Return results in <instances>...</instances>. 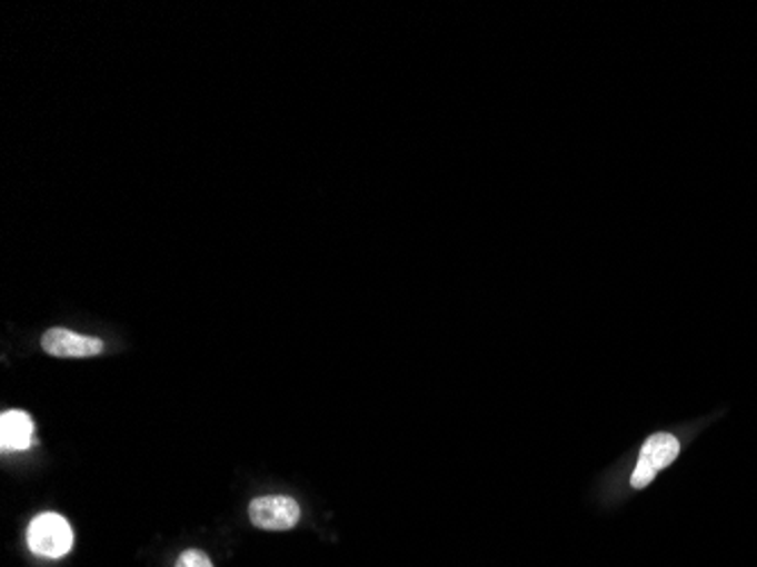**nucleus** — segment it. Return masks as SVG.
<instances>
[{
	"label": "nucleus",
	"mask_w": 757,
	"mask_h": 567,
	"mask_svg": "<svg viewBox=\"0 0 757 567\" xmlns=\"http://www.w3.org/2000/svg\"><path fill=\"white\" fill-rule=\"evenodd\" d=\"M678 454H680V442L674 434L660 431V434L649 436L643 449H639L637 466L630 475V486L635 490L647 488L663 470H667L678 459Z\"/></svg>",
	"instance_id": "obj_1"
},
{
	"label": "nucleus",
	"mask_w": 757,
	"mask_h": 567,
	"mask_svg": "<svg viewBox=\"0 0 757 567\" xmlns=\"http://www.w3.org/2000/svg\"><path fill=\"white\" fill-rule=\"evenodd\" d=\"M28 547L43 558H62L73 549V529L67 518L41 514L28 527Z\"/></svg>",
	"instance_id": "obj_2"
},
{
	"label": "nucleus",
	"mask_w": 757,
	"mask_h": 567,
	"mask_svg": "<svg viewBox=\"0 0 757 567\" xmlns=\"http://www.w3.org/2000/svg\"><path fill=\"white\" fill-rule=\"evenodd\" d=\"M250 523L263 531H288L300 523V504L286 495H266L250 501Z\"/></svg>",
	"instance_id": "obj_3"
},
{
	"label": "nucleus",
	"mask_w": 757,
	"mask_h": 567,
	"mask_svg": "<svg viewBox=\"0 0 757 567\" xmlns=\"http://www.w3.org/2000/svg\"><path fill=\"white\" fill-rule=\"evenodd\" d=\"M41 348L50 357L60 359H87L104 352V344L100 338L84 336L64 327H52L41 336Z\"/></svg>",
	"instance_id": "obj_4"
},
{
	"label": "nucleus",
	"mask_w": 757,
	"mask_h": 567,
	"mask_svg": "<svg viewBox=\"0 0 757 567\" xmlns=\"http://www.w3.org/2000/svg\"><path fill=\"white\" fill-rule=\"evenodd\" d=\"M34 422L26 411H6L0 416V447L6 451H23L32 445Z\"/></svg>",
	"instance_id": "obj_5"
},
{
	"label": "nucleus",
	"mask_w": 757,
	"mask_h": 567,
	"mask_svg": "<svg viewBox=\"0 0 757 567\" xmlns=\"http://www.w3.org/2000/svg\"><path fill=\"white\" fill-rule=\"evenodd\" d=\"M175 567H213V563H211V558H209L205 551H200V549H187V551L178 558V563H175Z\"/></svg>",
	"instance_id": "obj_6"
}]
</instances>
